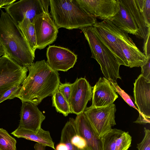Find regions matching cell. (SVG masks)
<instances>
[{"instance_id":"7a4b0ae2","label":"cell","mask_w":150,"mask_h":150,"mask_svg":"<svg viewBox=\"0 0 150 150\" xmlns=\"http://www.w3.org/2000/svg\"><path fill=\"white\" fill-rule=\"evenodd\" d=\"M0 45L4 53L23 67H27L33 62L35 54L18 25L6 12L1 10Z\"/></svg>"},{"instance_id":"4fadbf2b","label":"cell","mask_w":150,"mask_h":150,"mask_svg":"<svg viewBox=\"0 0 150 150\" xmlns=\"http://www.w3.org/2000/svg\"><path fill=\"white\" fill-rule=\"evenodd\" d=\"M47 63L56 71H66L73 67L77 62V55L65 48L50 45L46 52Z\"/></svg>"},{"instance_id":"4dcf8cb0","label":"cell","mask_w":150,"mask_h":150,"mask_svg":"<svg viewBox=\"0 0 150 150\" xmlns=\"http://www.w3.org/2000/svg\"><path fill=\"white\" fill-rule=\"evenodd\" d=\"M142 75L150 81V57H148L145 63L141 67Z\"/></svg>"},{"instance_id":"9c48e42d","label":"cell","mask_w":150,"mask_h":150,"mask_svg":"<svg viewBox=\"0 0 150 150\" xmlns=\"http://www.w3.org/2000/svg\"><path fill=\"white\" fill-rule=\"evenodd\" d=\"M36 39L37 49H42L56 40L58 28L49 13L37 16L33 22Z\"/></svg>"},{"instance_id":"f1b7e54d","label":"cell","mask_w":150,"mask_h":150,"mask_svg":"<svg viewBox=\"0 0 150 150\" xmlns=\"http://www.w3.org/2000/svg\"><path fill=\"white\" fill-rule=\"evenodd\" d=\"M72 84L69 83H60L57 88L59 91L62 95L69 105Z\"/></svg>"},{"instance_id":"d590c367","label":"cell","mask_w":150,"mask_h":150,"mask_svg":"<svg viewBox=\"0 0 150 150\" xmlns=\"http://www.w3.org/2000/svg\"><path fill=\"white\" fill-rule=\"evenodd\" d=\"M45 147V146L37 143L34 146L35 150H46Z\"/></svg>"},{"instance_id":"cb8c5ba5","label":"cell","mask_w":150,"mask_h":150,"mask_svg":"<svg viewBox=\"0 0 150 150\" xmlns=\"http://www.w3.org/2000/svg\"><path fill=\"white\" fill-rule=\"evenodd\" d=\"M52 105L57 112L65 117L72 113L69 104L58 89L52 95Z\"/></svg>"},{"instance_id":"d6986e66","label":"cell","mask_w":150,"mask_h":150,"mask_svg":"<svg viewBox=\"0 0 150 150\" xmlns=\"http://www.w3.org/2000/svg\"><path fill=\"white\" fill-rule=\"evenodd\" d=\"M103 150H128L132 138L128 132L112 129L100 138Z\"/></svg>"},{"instance_id":"60d3db41","label":"cell","mask_w":150,"mask_h":150,"mask_svg":"<svg viewBox=\"0 0 150 150\" xmlns=\"http://www.w3.org/2000/svg\"><path fill=\"white\" fill-rule=\"evenodd\" d=\"M0 150H1L0 149Z\"/></svg>"},{"instance_id":"83f0119b","label":"cell","mask_w":150,"mask_h":150,"mask_svg":"<svg viewBox=\"0 0 150 150\" xmlns=\"http://www.w3.org/2000/svg\"><path fill=\"white\" fill-rule=\"evenodd\" d=\"M22 85L14 86L6 91L0 97V103L7 99L16 97Z\"/></svg>"},{"instance_id":"603a6c76","label":"cell","mask_w":150,"mask_h":150,"mask_svg":"<svg viewBox=\"0 0 150 150\" xmlns=\"http://www.w3.org/2000/svg\"><path fill=\"white\" fill-rule=\"evenodd\" d=\"M18 26L27 41L33 53L37 49L36 39L34 25L29 19L24 18Z\"/></svg>"},{"instance_id":"74e56055","label":"cell","mask_w":150,"mask_h":150,"mask_svg":"<svg viewBox=\"0 0 150 150\" xmlns=\"http://www.w3.org/2000/svg\"><path fill=\"white\" fill-rule=\"evenodd\" d=\"M4 54L3 51L0 45V55L2 56Z\"/></svg>"},{"instance_id":"ffe728a7","label":"cell","mask_w":150,"mask_h":150,"mask_svg":"<svg viewBox=\"0 0 150 150\" xmlns=\"http://www.w3.org/2000/svg\"><path fill=\"white\" fill-rule=\"evenodd\" d=\"M118 0L119 11L110 20L121 30L138 38L139 29L130 11L123 0Z\"/></svg>"},{"instance_id":"30bf717a","label":"cell","mask_w":150,"mask_h":150,"mask_svg":"<svg viewBox=\"0 0 150 150\" xmlns=\"http://www.w3.org/2000/svg\"><path fill=\"white\" fill-rule=\"evenodd\" d=\"M5 9L17 25L25 18L33 22L37 16L45 12L41 0H21L6 6Z\"/></svg>"},{"instance_id":"d4e9b609","label":"cell","mask_w":150,"mask_h":150,"mask_svg":"<svg viewBox=\"0 0 150 150\" xmlns=\"http://www.w3.org/2000/svg\"><path fill=\"white\" fill-rule=\"evenodd\" d=\"M16 141L5 129L0 128V149L16 150Z\"/></svg>"},{"instance_id":"7402d4cb","label":"cell","mask_w":150,"mask_h":150,"mask_svg":"<svg viewBox=\"0 0 150 150\" xmlns=\"http://www.w3.org/2000/svg\"><path fill=\"white\" fill-rule=\"evenodd\" d=\"M139 29L138 38L144 39L150 33V28L145 23L137 0H123Z\"/></svg>"},{"instance_id":"8992f818","label":"cell","mask_w":150,"mask_h":150,"mask_svg":"<svg viewBox=\"0 0 150 150\" xmlns=\"http://www.w3.org/2000/svg\"><path fill=\"white\" fill-rule=\"evenodd\" d=\"M116 110L114 103L102 107L91 106L84 112L93 129L100 138L110 131L116 125L115 114Z\"/></svg>"},{"instance_id":"2e32d148","label":"cell","mask_w":150,"mask_h":150,"mask_svg":"<svg viewBox=\"0 0 150 150\" xmlns=\"http://www.w3.org/2000/svg\"><path fill=\"white\" fill-rule=\"evenodd\" d=\"M78 134L86 141L89 150H103L101 138H99L84 112L75 119Z\"/></svg>"},{"instance_id":"8d00e7d4","label":"cell","mask_w":150,"mask_h":150,"mask_svg":"<svg viewBox=\"0 0 150 150\" xmlns=\"http://www.w3.org/2000/svg\"><path fill=\"white\" fill-rule=\"evenodd\" d=\"M9 89H6L0 91V97L7 90H8Z\"/></svg>"},{"instance_id":"5bb4252c","label":"cell","mask_w":150,"mask_h":150,"mask_svg":"<svg viewBox=\"0 0 150 150\" xmlns=\"http://www.w3.org/2000/svg\"><path fill=\"white\" fill-rule=\"evenodd\" d=\"M22 102L18 127L37 132L41 128L45 116L35 104L30 102Z\"/></svg>"},{"instance_id":"ab89813d","label":"cell","mask_w":150,"mask_h":150,"mask_svg":"<svg viewBox=\"0 0 150 150\" xmlns=\"http://www.w3.org/2000/svg\"></svg>"},{"instance_id":"277c9868","label":"cell","mask_w":150,"mask_h":150,"mask_svg":"<svg viewBox=\"0 0 150 150\" xmlns=\"http://www.w3.org/2000/svg\"><path fill=\"white\" fill-rule=\"evenodd\" d=\"M87 40L91 52V57L100 64L104 77L116 81L121 79L119 75L120 65L112 54L100 38L93 26L80 29Z\"/></svg>"},{"instance_id":"1f68e13d","label":"cell","mask_w":150,"mask_h":150,"mask_svg":"<svg viewBox=\"0 0 150 150\" xmlns=\"http://www.w3.org/2000/svg\"><path fill=\"white\" fill-rule=\"evenodd\" d=\"M150 33L144 39L143 53L147 57H150Z\"/></svg>"},{"instance_id":"8fae6325","label":"cell","mask_w":150,"mask_h":150,"mask_svg":"<svg viewBox=\"0 0 150 150\" xmlns=\"http://www.w3.org/2000/svg\"><path fill=\"white\" fill-rule=\"evenodd\" d=\"M93 88L85 78H77L72 84L69 105L72 113L77 115L84 112L92 98Z\"/></svg>"},{"instance_id":"f546056e","label":"cell","mask_w":150,"mask_h":150,"mask_svg":"<svg viewBox=\"0 0 150 150\" xmlns=\"http://www.w3.org/2000/svg\"><path fill=\"white\" fill-rule=\"evenodd\" d=\"M144 132L143 139L137 144L138 150H150V130L144 127Z\"/></svg>"},{"instance_id":"9a60e30c","label":"cell","mask_w":150,"mask_h":150,"mask_svg":"<svg viewBox=\"0 0 150 150\" xmlns=\"http://www.w3.org/2000/svg\"><path fill=\"white\" fill-rule=\"evenodd\" d=\"M93 87L91 106H108L113 103L118 97L111 83L104 77H100Z\"/></svg>"},{"instance_id":"ba28073f","label":"cell","mask_w":150,"mask_h":150,"mask_svg":"<svg viewBox=\"0 0 150 150\" xmlns=\"http://www.w3.org/2000/svg\"><path fill=\"white\" fill-rule=\"evenodd\" d=\"M135 103L139 115L134 122L140 124L150 122V81L140 74L134 83Z\"/></svg>"},{"instance_id":"e575fe53","label":"cell","mask_w":150,"mask_h":150,"mask_svg":"<svg viewBox=\"0 0 150 150\" xmlns=\"http://www.w3.org/2000/svg\"><path fill=\"white\" fill-rule=\"evenodd\" d=\"M55 150H68V148L65 144L59 143L56 146Z\"/></svg>"},{"instance_id":"7c38bea8","label":"cell","mask_w":150,"mask_h":150,"mask_svg":"<svg viewBox=\"0 0 150 150\" xmlns=\"http://www.w3.org/2000/svg\"><path fill=\"white\" fill-rule=\"evenodd\" d=\"M88 14L101 20H110L119 9L118 0H76Z\"/></svg>"},{"instance_id":"5b68a950","label":"cell","mask_w":150,"mask_h":150,"mask_svg":"<svg viewBox=\"0 0 150 150\" xmlns=\"http://www.w3.org/2000/svg\"><path fill=\"white\" fill-rule=\"evenodd\" d=\"M93 27L120 65L128 67L118 41L124 32L118 28L110 20L97 22Z\"/></svg>"},{"instance_id":"52a82bcc","label":"cell","mask_w":150,"mask_h":150,"mask_svg":"<svg viewBox=\"0 0 150 150\" xmlns=\"http://www.w3.org/2000/svg\"><path fill=\"white\" fill-rule=\"evenodd\" d=\"M27 68L4 54L0 57V91L22 85L27 76Z\"/></svg>"},{"instance_id":"6da1fadb","label":"cell","mask_w":150,"mask_h":150,"mask_svg":"<svg viewBox=\"0 0 150 150\" xmlns=\"http://www.w3.org/2000/svg\"><path fill=\"white\" fill-rule=\"evenodd\" d=\"M27 69L28 74L16 98L21 101L38 105L44 98L52 96L57 89L60 83L59 74L45 60L33 62Z\"/></svg>"},{"instance_id":"d6a6232c","label":"cell","mask_w":150,"mask_h":150,"mask_svg":"<svg viewBox=\"0 0 150 150\" xmlns=\"http://www.w3.org/2000/svg\"><path fill=\"white\" fill-rule=\"evenodd\" d=\"M16 0H0V8L4 6H7L15 2Z\"/></svg>"},{"instance_id":"3957f363","label":"cell","mask_w":150,"mask_h":150,"mask_svg":"<svg viewBox=\"0 0 150 150\" xmlns=\"http://www.w3.org/2000/svg\"><path fill=\"white\" fill-rule=\"evenodd\" d=\"M50 13L58 29L69 30L93 26L96 18L88 14L76 0H50Z\"/></svg>"},{"instance_id":"836d02e7","label":"cell","mask_w":150,"mask_h":150,"mask_svg":"<svg viewBox=\"0 0 150 150\" xmlns=\"http://www.w3.org/2000/svg\"><path fill=\"white\" fill-rule=\"evenodd\" d=\"M42 4L45 12L49 13L48 11V6L50 5V0H41Z\"/></svg>"},{"instance_id":"f35d334b","label":"cell","mask_w":150,"mask_h":150,"mask_svg":"<svg viewBox=\"0 0 150 150\" xmlns=\"http://www.w3.org/2000/svg\"><path fill=\"white\" fill-rule=\"evenodd\" d=\"M1 56H1V55H0V57H1Z\"/></svg>"},{"instance_id":"e0dca14e","label":"cell","mask_w":150,"mask_h":150,"mask_svg":"<svg viewBox=\"0 0 150 150\" xmlns=\"http://www.w3.org/2000/svg\"><path fill=\"white\" fill-rule=\"evenodd\" d=\"M118 41L128 67H141L145 63L148 57L139 49L127 33L124 32Z\"/></svg>"},{"instance_id":"4316f807","label":"cell","mask_w":150,"mask_h":150,"mask_svg":"<svg viewBox=\"0 0 150 150\" xmlns=\"http://www.w3.org/2000/svg\"><path fill=\"white\" fill-rule=\"evenodd\" d=\"M108 80L114 87L116 92H117L130 106L135 108L138 111V109L134 105L130 96L119 86L116 81L110 79Z\"/></svg>"},{"instance_id":"484cf974","label":"cell","mask_w":150,"mask_h":150,"mask_svg":"<svg viewBox=\"0 0 150 150\" xmlns=\"http://www.w3.org/2000/svg\"><path fill=\"white\" fill-rule=\"evenodd\" d=\"M140 11L147 26L150 28V0H137Z\"/></svg>"},{"instance_id":"44dd1931","label":"cell","mask_w":150,"mask_h":150,"mask_svg":"<svg viewBox=\"0 0 150 150\" xmlns=\"http://www.w3.org/2000/svg\"><path fill=\"white\" fill-rule=\"evenodd\" d=\"M11 134L18 138H22L35 142L45 146L50 147L54 150V142L50 136V132L40 128L35 132L32 131L18 127Z\"/></svg>"},{"instance_id":"ac0fdd59","label":"cell","mask_w":150,"mask_h":150,"mask_svg":"<svg viewBox=\"0 0 150 150\" xmlns=\"http://www.w3.org/2000/svg\"><path fill=\"white\" fill-rule=\"evenodd\" d=\"M60 143L65 144L68 150H89L85 140L78 134L73 118H69L63 128Z\"/></svg>"}]
</instances>
